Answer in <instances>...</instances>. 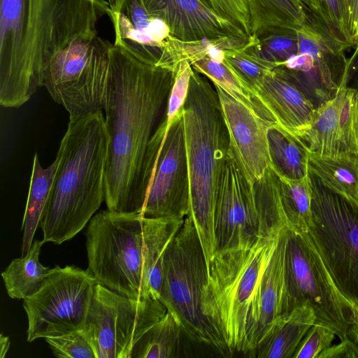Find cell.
Segmentation results:
<instances>
[{
    "label": "cell",
    "mask_w": 358,
    "mask_h": 358,
    "mask_svg": "<svg viewBox=\"0 0 358 358\" xmlns=\"http://www.w3.org/2000/svg\"><path fill=\"white\" fill-rule=\"evenodd\" d=\"M109 55L111 86L103 110L109 134L105 202L110 211L139 213L138 192L148 146L176 71L144 63L115 45Z\"/></svg>",
    "instance_id": "6da1fadb"
},
{
    "label": "cell",
    "mask_w": 358,
    "mask_h": 358,
    "mask_svg": "<svg viewBox=\"0 0 358 358\" xmlns=\"http://www.w3.org/2000/svg\"><path fill=\"white\" fill-rule=\"evenodd\" d=\"M108 143L102 110L69 120L39 224L45 243L60 245L73 238L105 201Z\"/></svg>",
    "instance_id": "7a4b0ae2"
},
{
    "label": "cell",
    "mask_w": 358,
    "mask_h": 358,
    "mask_svg": "<svg viewBox=\"0 0 358 358\" xmlns=\"http://www.w3.org/2000/svg\"><path fill=\"white\" fill-rule=\"evenodd\" d=\"M189 180V210L206 266L216 252L215 208L229 138L217 92L194 69L182 107Z\"/></svg>",
    "instance_id": "3957f363"
},
{
    "label": "cell",
    "mask_w": 358,
    "mask_h": 358,
    "mask_svg": "<svg viewBox=\"0 0 358 358\" xmlns=\"http://www.w3.org/2000/svg\"><path fill=\"white\" fill-rule=\"evenodd\" d=\"M282 229L259 235L241 246L217 251L207 266L202 311L232 352L249 353L251 350L259 318L261 280Z\"/></svg>",
    "instance_id": "277c9868"
},
{
    "label": "cell",
    "mask_w": 358,
    "mask_h": 358,
    "mask_svg": "<svg viewBox=\"0 0 358 358\" xmlns=\"http://www.w3.org/2000/svg\"><path fill=\"white\" fill-rule=\"evenodd\" d=\"M50 0H0V104L19 108L43 81Z\"/></svg>",
    "instance_id": "5b68a950"
},
{
    "label": "cell",
    "mask_w": 358,
    "mask_h": 358,
    "mask_svg": "<svg viewBox=\"0 0 358 358\" xmlns=\"http://www.w3.org/2000/svg\"><path fill=\"white\" fill-rule=\"evenodd\" d=\"M207 277L199 238L192 221L186 217L164 256L159 301L191 340L229 357L232 351L202 311L201 296Z\"/></svg>",
    "instance_id": "8992f818"
},
{
    "label": "cell",
    "mask_w": 358,
    "mask_h": 358,
    "mask_svg": "<svg viewBox=\"0 0 358 358\" xmlns=\"http://www.w3.org/2000/svg\"><path fill=\"white\" fill-rule=\"evenodd\" d=\"M88 268L97 283L127 296L151 297L145 273L143 216L101 210L86 231Z\"/></svg>",
    "instance_id": "52a82bcc"
},
{
    "label": "cell",
    "mask_w": 358,
    "mask_h": 358,
    "mask_svg": "<svg viewBox=\"0 0 358 358\" xmlns=\"http://www.w3.org/2000/svg\"><path fill=\"white\" fill-rule=\"evenodd\" d=\"M109 8L106 0H50L43 86L66 83L94 64L106 43L98 36L96 25Z\"/></svg>",
    "instance_id": "ba28073f"
},
{
    "label": "cell",
    "mask_w": 358,
    "mask_h": 358,
    "mask_svg": "<svg viewBox=\"0 0 358 358\" xmlns=\"http://www.w3.org/2000/svg\"><path fill=\"white\" fill-rule=\"evenodd\" d=\"M312 220L306 232L337 288L358 304V204L308 169Z\"/></svg>",
    "instance_id": "9c48e42d"
},
{
    "label": "cell",
    "mask_w": 358,
    "mask_h": 358,
    "mask_svg": "<svg viewBox=\"0 0 358 358\" xmlns=\"http://www.w3.org/2000/svg\"><path fill=\"white\" fill-rule=\"evenodd\" d=\"M285 293L283 315L308 305L315 322L334 331L343 340L354 322V305L339 291L306 233L286 229Z\"/></svg>",
    "instance_id": "30bf717a"
},
{
    "label": "cell",
    "mask_w": 358,
    "mask_h": 358,
    "mask_svg": "<svg viewBox=\"0 0 358 358\" xmlns=\"http://www.w3.org/2000/svg\"><path fill=\"white\" fill-rule=\"evenodd\" d=\"M166 312L159 299L127 296L97 283L82 331L96 358H131L136 343Z\"/></svg>",
    "instance_id": "8fae6325"
},
{
    "label": "cell",
    "mask_w": 358,
    "mask_h": 358,
    "mask_svg": "<svg viewBox=\"0 0 358 358\" xmlns=\"http://www.w3.org/2000/svg\"><path fill=\"white\" fill-rule=\"evenodd\" d=\"M97 282L76 266L51 268L38 290L23 299L28 342L82 330Z\"/></svg>",
    "instance_id": "7c38bea8"
},
{
    "label": "cell",
    "mask_w": 358,
    "mask_h": 358,
    "mask_svg": "<svg viewBox=\"0 0 358 358\" xmlns=\"http://www.w3.org/2000/svg\"><path fill=\"white\" fill-rule=\"evenodd\" d=\"M216 252L236 248L271 231L259 211L254 185L229 149L216 194ZM281 230V229H280Z\"/></svg>",
    "instance_id": "4fadbf2b"
},
{
    "label": "cell",
    "mask_w": 358,
    "mask_h": 358,
    "mask_svg": "<svg viewBox=\"0 0 358 358\" xmlns=\"http://www.w3.org/2000/svg\"><path fill=\"white\" fill-rule=\"evenodd\" d=\"M189 210V180L182 108L157 152L140 215L184 220Z\"/></svg>",
    "instance_id": "5bb4252c"
},
{
    "label": "cell",
    "mask_w": 358,
    "mask_h": 358,
    "mask_svg": "<svg viewBox=\"0 0 358 358\" xmlns=\"http://www.w3.org/2000/svg\"><path fill=\"white\" fill-rule=\"evenodd\" d=\"M228 130L229 149L254 185L271 166L268 129L271 121L255 109L214 85Z\"/></svg>",
    "instance_id": "9a60e30c"
},
{
    "label": "cell",
    "mask_w": 358,
    "mask_h": 358,
    "mask_svg": "<svg viewBox=\"0 0 358 358\" xmlns=\"http://www.w3.org/2000/svg\"><path fill=\"white\" fill-rule=\"evenodd\" d=\"M142 1L151 13L166 23L170 36L180 41L194 42L224 36L248 38L201 0Z\"/></svg>",
    "instance_id": "2e32d148"
},
{
    "label": "cell",
    "mask_w": 358,
    "mask_h": 358,
    "mask_svg": "<svg viewBox=\"0 0 358 358\" xmlns=\"http://www.w3.org/2000/svg\"><path fill=\"white\" fill-rule=\"evenodd\" d=\"M257 112L301 138L309 128L315 108L287 78L273 69L251 93Z\"/></svg>",
    "instance_id": "e0dca14e"
},
{
    "label": "cell",
    "mask_w": 358,
    "mask_h": 358,
    "mask_svg": "<svg viewBox=\"0 0 358 358\" xmlns=\"http://www.w3.org/2000/svg\"><path fill=\"white\" fill-rule=\"evenodd\" d=\"M286 229L287 227L280 231L273 256L261 280L258 294L259 318L250 352L257 348L275 322L283 315Z\"/></svg>",
    "instance_id": "ac0fdd59"
},
{
    "label": "cell",
    "mask_w": 358,
    "mask_h": 358,
    "mask_svg": "<svg viewBox=\"0 0 358 358\" xmlns=\"http://www.w3.org/2000/svg\"><path fill=\"white\" fill-rule=\"evenodd\" d=\"M315 322L313 310L303 305L281 315L250 356L258 358L292 357L304 336Z\"/></svg>",
    "instance_id": "d6986e66"
},
{
    "label": "cell",
    "mask_w": 358,
    "mask_h": 358,
    "mask_svg": "<svg viewBox=\"0 0 358 358\" xmlns=\"http://www.w3.org/2000/svg\"><path fill=\"white\" fill-rule=\"evenodd\" d=\"M184 220L143 217L145 273L152 298L160 299L164 256Z\"/></svg>",
    "instance_id": "ffe728a7"
},
{
    "label": "cell",
    "mask_w": 358,
    "mask_h": 358,
    "mask_svg": "<svg viewBox=\"0 0 358 358\" xmlns=\"http://www.w3.org/2000/svg\"><path fill=\"white\" fill-rule=\"evenodd\" d=\"M268 143L271 166L278 176L292 180L308 176L310 152L298 136L271 122Z\"/></svg>",
    "instance_id": "44dd1931"
},
{
    "label": "cell",
    "mask_w": 358,
    "mask_h": 358,
    "mask_svg": "<svg viewBox=\"0 0 358 358\" xmlns=\"http://www.w3.org/2000/svg\"><path fill=\"white\" fill-rule=\"evenodd\" d=\"M59 157L47 168H43L38 155L34 157L28 196L22 223L23 231L22 256H24L34 241L35 232L45 210L57 169Z\"/></svg>",
    "instance_id": "7402d4cb"
},
{
    "label": "cell",
    "mask_w": 358,
    "mask_h": 358,
    "mask_svg": "<svg viewBox=\"0 0 358 358\" xmlns=\"http://www.w3.org/2000/svg\"><path fill=\"white\" fill-rule=\"evenodd\" d=\"M252 36L275 28L297 30L308 20L302 0H247Z\"/></svg>",
    "instance_id": "603a6c76"
},
{
    "label": "cell",
    "mask_w": 358,
    "mask_h": 358,
    "mask_svg": "<svg viewBox=\"0 0 358 358\" xmlns=\"http://www.w3.org/2000/svg\"><path fill=\"white\" fill-rule=\"evenodd\" d=\"M308 169L328 187L358 204V155L324 156L310 153Z\"/></svg>",
    "instance_id": "cb8c5ba5"
},
{
    "label": "cell",
    "mask_w": 358,
    "mask_h": 358,
    "mask_svg": "<svg viewBox=\"0 0 358 358\" xmlns=\"http://www.w3.org/2000/svg\"><path fill=\"white\" fill-rule=\"evenodd\" d=\"M43 240H34L28 252L13 259L1 273L7 293L11 299H24L36 292L51 268L39 260Z\"/></svg>",
    "instance_id": "d4e9b609"
},
{
    "label": "cell",
    "mask_w": 358,
    "mask_h": 358,
    "mask_svg": "<svg viewBox=\"0 0 358 358\" xmlns=\"http://www.w3.org/2000/svg\"><path fill=\"white\" fill-rule=\"evenodd\" d=\"M339 91L332 99L315 108L309 128L299 138L310 153L336 156L341 150L338 131Z\"/></svg>",
    "instance_id": "484cf974"
},
{
    "label": "cell",
    "mask_w": 358,
    "mask_h": 358,
    "mask_svg": "<svg viewBox=\"0 0 358 358\" xmlns=\"http://www.w3.org/2000/svg\"><path fill=\"white\" fill-rule=\"evenodd\" d=\"M278 178L280 201L287 227L296 233H306L312 220V191L308 175L297 180H288L280 176Z\"/></svg>",
    "instance_id": "4316f807"
},
{
    "label": "cell",
    "mask_w": 358,
    "mask_h": 358,
    "mask_svg": "<svg viewBox=\"0 0 358 358\" xmlns=\"http://www.w3.org/2000/svg\"><path fill=\"white\" fill-rule=\"evenodd\" d=\"M181 327L167 310L133 348L131 358H172L179 349Z\"/></svg>",
    "instance_id": "83f0119b"
},
{
    "label": "cell",
    "mask_w": 358,
    "mask_h": 358,
    "mask_svg": "<svg viewBox=\"0 0 358 358\" xmlns=\"http://www.w3.org/2000/svg\"><path fill=\"white\" fill-rule=\"evenodd\" d=\"M245 48L275 66L298 53L296 30L285 28L266 30L252 36Z\"/></svg>",
    "instance_id": "f1b7e54d"
},
{
    "label": "cell",
    "mask_w": 358,
    "mask_h": 358,
    "mask_svg": "<svg viewBox=\"0 0 358 358\" xmlns=\"http://www.w3.org/2000/svg\"><path fill=\"white\" fill-rule=\"evenodd\" d=\"M223 61L250 94L262 85L266 75L275 67L274 64L249 51L245 46L224 50Z\"/></svg>",
    "instance_id": "f546056e"
},
{
    "label": "cell",
    "mask_w": 358,
    "mask_h": 358,
    "mask_svg": "<svg viewBox=\"0 0 358 358\" xmlns=\"http://www.w3.org/2000/svg\"><path fill=\"white\" fill-rule=\"evenodd\" d=\"M190 64L196 72L208 79L213 85L220 87L238 101L255 108L251 94L223 60L203 57Z\"/></svg>",
    "instance_id": "4dcf8cb0"
},
{
    "label": "cell",
    "mask_w": 358,
    "mask_h": 358,
    "mask_svg": "<svg viewBox=\"0 0 358 358\" xmlns=\"http://www.w3.org/2000/svg\"><path fill=\"white\" fill-rule=\"evenodd\" d=\"M338 111V131L343 153L358 155V90L342 84Z\"/></svg>",
    "instance_id": "1f68e13d"
},
{
    "label": "cell",
    "mask_w": 358,
    "mask_h": 358,
    "mask_svg": "<svg viewBox=\"0 0 358 358\" xmlns=\"http://www.w3.org/2000/svg\"><path fill=\"white\" fill-rule=\"evenodd\" d=\"M318 15L330 31L348 48H355L345 0H317Z\"/></svg>",
    "instance_id": "d6a6232c"
},
{
    "label": "cell",
    "mask_w": 358,
    "mask_h": 358,
    "mask_svg": "<svg viewBox=\"0 0 358 358\" xmlns=\"http://www.w3.org/2000/svg\"><path fill=\"white\" fill-rule=\"evenodd\" d=\"M55 356L61 358H96L82 330L45 338Z\"/></svg>",
    "instance_id": "836d02e7"
},
{
    "label": "cell",
    "mask_w": 358,
    "mask_h": 358,
    "mask_svg": "<svg viewBox=\"0 0 358 358\" xmlns=\"http://www.w3.org/2000/svg\"><path fill=\"white\" fill-rule=\"evenodd\" d=\"M336 333L327 325L315 322L300 342L293 358H317L331 345Z\"/></svg>",
    "instance_id": "e575fe53"
},
{
    "label": "cell",
    "mask_w": 358,
    "mask_h": 358,
    "mask_svg": "<svg viewBox=\"0 0 358 358\" xmlns=\"http://www.w3.org/2000/svg\"><path fill=\"white\" fill-rule=\"evenodd\" d=\"M209 6L220 15L230 21L247 37H252L247 0H207Z\"/></svg>",
    "instance_id": "d590c367"
},
{
    "label": "cell",
    "mask_w": 358,
    "mask_h": 358,
    "mask_svg": "<svg viewBox=\"0 0 358 358\" xmlns=\"http://www.w3.org/2000/svg\"><path fill=\"white\" fill-rule=\"evenodd\" d=\"M317 358H358V345L348 337L324 350Z\"/></svg>",
    "instance_id": "8d00e7d4"
},
{
    "label": "cell",
    "mask_w": 358,
    "mask_h": 358,
    "mask_svg": "<svg viewBox=\"0 0 358 358\" xmlns=\"http://www.w3.org/2000/svg\"><path fill=\"white\" fill-rule=\"evenodd\" d=\"M343 84L347 87L358 90V43L355 47V52L348 59Z\"/></svg>",
    "instance_id": "74e56055"
},
{
    "label": "cell",
    "mask_w": 358,
    "mask_h": 358,
    "mask_svg": "<svg viewBox=\"0 0 358 358\" xmlns=\"http://www.w3.org/2000/svg\"><path fill=\"white\" fill-rule=\"evenodd\" d=\"M345 1L348 12L350 32L355 47L358 43V0H345Z\"/></svg>",
    "instance_id": "f35d334b"
},
{
    "label": "cell",
    "mask_w": 358,
    "mask_h": 358,
    "mask_svg": "<svg viewBox=\"0 0 358 358\" xmlns=\"http://www.w3.org/2000/svg\"><path fill=\"white\" fill-rule=\"evenodd\" d=\"M355 317L354 322L349 330V336L351 335L355 342L358 345V304L354 306Z\"/></svg>",
    "instance_id": "ab89813d"
},
{
    "label": "cell",
    "mask_w": 358,
    "mask_h": 358,
    "mask_svg": "<svg viewBox=\"0 0 358 358\" xmlns=\"http://www.w3.org/2000/svg\"><path fill=\"white\" fill-rule=\"evenodd\" d=\"M10 345V342L8 336H4L3 334L0 336V357H6Z\"/></svg>",
    "instance_id": "60d3db41"
},
{
    "label": "cell",
    "mask_w": 358,
    "mask_h": 358,
    "mask_svg": "<svg viewBox=\"0 0 358 358\" xmlns=\"http://www.w3.org/2000/svg\"><path fill=\"white\" fill-rule=\"evenodd\" d=\"M306 8L310 11L318 13L317 0H302Z\"/></svg>",
    "instance_id": "b9f144b4"
},
{
    "label": "cell",
    "mask_w": 358,
    "mask_h": 358,
    "mask_svg": "<svg viewBox=\"0 0 358 358\" xmlns=\"http://www.w3.org/2000/svg\"><path fill=\"white\" fill-rule=\"evenodd\" d=\"M110 5V7H113L118 3L120 0H106Z\"/></svg>",
    "instance_id": "7bdbcfd3"
},
{
    "label": "cell",
    "mask_w": 358,
    "mask_h": 358,
    "mask_svg": "<svg viewBox=\"0 0 358 358\" xmlns=\"http://www.w3.org/2000/svg\"><path fill=\"white\" fill-rule=\"evenodd\" d=\"M201 1H203L204 3H207L208 5H209L207 0H201Z\"/></svg>",
    "instance_id": "ee69618b"
}]
</instances>
